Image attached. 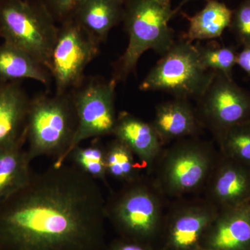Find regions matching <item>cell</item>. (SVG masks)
I'll list each match as a JSON object with an SVG mask.
<instances>
[{"label":"cell","instance_id":"1","mask_svg":"<svg viewBox=\"0 0 250 250\" xmlns=\"http://www.w3.org/2000/svg\"><path fill=\"white\" fill-rule=\"evenodd\" d=\"M105 202L98 182L53 163L0 204V250H104Z\"/></svg>","mask_w":250,"mask_h":250},{"label":"cell","instance_id":"2","mask_svg":"<svg viewBox=\"0 0 250 250\" xmlns=\"http://www.w3.org/2000/svg\"><path fill=\"white\" fill-rule=\"evenodd\" d=\"M163 195L143 177L124 184L105 202L106 218L121 238L156 246L165 219Z\"/></svg>","mask_w":250,"mask_h":250},{"label":"cell","instance_id":"3","mask_svg":"<svg viewBox=\"0 0 250 250\" xmlns=\"http://www.w3.org/2000/svg\"><path fill=\"white\" fill-rule=\"evenodd\" d=\"M77 127L71 91L36 95L30 100L26 125L29 160L32 162L41 156H50L54 159V164H64Z\"/></svg>","mask_w":250,"mask_h":250},{"label":"cell","instance_id":"4","mask_svg":"<svg viewBox=\"0 0 250 250\" xmlns=\"http://www.w3.org/2000/svg\"><path fill=\"white\" fill-rule=\"evenodd\" d=\"M175 15L171 6L153 0H128L124 5L123 21L129 36V44L113 65V79L123 82L136 70L140 58L146 51L164 55L175 42L169 25Z\"/></svg>","mask_w":250,"mask_h":250},{"label":"cell","instance_id":"5","mask_svg":"<svg viewBox=\"0 0 250 250\" xmlns=\"http://www.w3.org/2000/svg\"><path fill=\"white\" fill-rule=\"evenodd\" d=\"M41 0H0V38L48 70L59 27Z\"/></svg>","mask_w":250,"mask_h":250},{"label":"cell","instance_id":"6","mask_svg":"<svg viewBox=\"0 0 250 250\" xmlns=\"http://www.w3.org/2000/svg\"><path fill=\"white\" fill-rule=\"evenodd\" d=\"M215 72L202 65L196 45L182 38L175 41L141 82L142 91H161L174 98L198 100L208 88Z\"/></svg>","mask_w":250,"mask_h":250},{"label":"cell","instance_id":"7","mask_svg":"<svg viewBox=\"0 0 250 250\" xmlns=\"http://www.w3.org/2000/svg\"><path fill=\"white\" fill-rule=\"evenodd\" d=\"M218 159L208 143L179 140L161 153L154 184L163 195L171 197L196 192L207 185Z\"/></svg>","mask_w":250,"mask_h":250},{"label":"cell","instance_id":"8","mask_svg":"<svg viewBox=\"0 0 250 250\" xmlns=\"http://www.w3.org/2000/svg\"><path fill=\"white\" fill-rule=\"evenodd\" d=\"M100 45L75 19L61 24L48 65L55 94L66 93L83 83L85 68L98 55Z\"/></svg>","mask_w":250,"mask_h":250},{"label":"cell","instance_id":"9","mask_svg":"<svg viewBox=\"0 0 250 250\" xmlns=\"http://www.w3.org/2000/svg\"><path fill=\"white\" fill-rule=\"evenodd\" d=\"M117 82L92 78L71 90L77 116L75 138L64 159L85 140L113 134L117 116L115 108Z\"/></svg>","mask_w":250,"mask_h":250},{"label":"cell","instance_id":"10","mask_svg":"<svg viewBox=\"0 0 250 250\" xmlns=\"http://www.w3.org/2000/svg\"><path fill=\"white\" fill-rule=\"evenodd\" d=\"M197 115L202 126L217 138L227 130L250 123V93L233 79L215 72L213 80L199 99Z\"/></svg>","mask_w":250,"mask_h":250},{"label":"cell","instance_id":"11","mask_svg":"<svg viewBox=\"0 0 250 250\" xmlns=\"http://www.w3.org/2000/svg\"><path fill=\"white\" fill-rule=\"evenodd\" d=\"M218 211L207 200L187 202L175 207L164 219L159 249L195 250L201 244L204 235Z\"/></svg>","mask_w":250,"mask_h":250},{"label":"cell","instance_id":"12","mask_svg":"<svg viewBox=\"0 0 250 250\" xmlns=\"http://www.w3.org/2000/svg\"><path fill=\"white\" fill-rule=\"evenodd\" d=\"M207 201L219 210L250 201V167L222 154L207 184Z\"/></svg>","mask_w":250,"mask_h":250},{"label":"cell","instance_id":"13","mask_svg":"<svg viewBox=\"0 0 250 250\" xmlns=\"http://www.w3.org/2000/svg\"><path fill=\"white\" fill-rule=\"evenodd\" d=\"M200 246L217 250H250V201L219 210Z\"/></svg>","mask_w":250,"mask_h":250},{"label":"cell","instance_id":"14","mask_svg":"<svg viewBox=\"0 0 250 250\" xmlns=\"http://www.w3.org/2000/svg\"><path fill=\"white\" fill-rule=\"evenodd\" d=\"M150 123L163 146L170 141L194 137L203 127L189 100L180 98L158 105Z\"/></svg>","mask_w":250,"mask_h":250},{"label":"cell","instance_id":"15","mask_svg":"<svg viewBox=\"0 0 250 250\" xmlns=\"http://www.w3.org/2000/svg\"><path fill=\"white\" fill-rule=\"evenodd\" d=\"M113 135L131 149L143 167L150 168L162 153V143L152 124L127 112L117 117Z\"/></svg>","mask_w":250,"mask_h":250},{"label":"cell","instance_id":"16","mask_svg":"<svg viewBox=\"0 0 250 250\" xmlns=\"http://www.w3.org/2000/svg\"><path fill=\"white\" fill-rule=\"evenodd\" d=\"M30 100L21 82H0V146L26 136Z\"/></svg>","mask_w":250,"mask_h":250},{"label":"cell","instance_id":"17","mask_svg":"<svg viewBox=\"0 0 250 250\" xmlns=\"http://www.w3.org/2000/svg\"><path fill=\"white\" fill-rule=\"evenodd\" d=\"M26 143L27 135L0 146V204L25 186L34 174Z\"/></svg>","mask_w":250,"mask_h":250},{"label":"cell","instance_id":"18","mask_svg":"<svg viewBox=\"0 0 250 250\" xmlns=\"http://www.w3.org/2000/svg\"><path fill=\"white\" fill-rule=\"evenodd\" d=\"M124 5L120 0H83L73 19L101 44L123 21Z\"/></svg>","mask_w":250,"mask_h":250},{"label":"cell","instance_id":"19","mask_svg":"<svg viewBox=\"0 0 250 250\" xmlns=\"http://www.w3.org/2000/svg\"><path fill=\"white\" fill-rule=\"evenodd\" d=\"M50 72L30 54L4 42L0 45V82L32 80L48 85Z\"/></svg>","mask_w":250,"mask_h":250},{"label":"cell","instance_id":"20","mask_svg":"<svg viewBox=\"0 0 250 250\" xmlns=\"http://www.w3.org/2000/svg\"><path fill=\"white\" fill-rule=\"evenodd\" d=\"M233 11L217 0H207L205 7L196 14L187 16L189 25L184 39L194 41L212 40L220 37L231 26Z\"/></svg>","mask_w":250,"mask_h":250},{"label":"cell","instance_id":"21","mask_svg":"<svg viewBox=\"0 0 250 250\" xmlns=\"http://www.w3.org/2000/svg\"><path fill=\"white\" fill-rule=\"evenodd\" d=\"M125 143L115 138L105 147L106 172L108 176L121 182L130 183L141 179L142 166Z\"/></svg>","mask_w":250,"mask_h":250},{"label":"cell","instance_id":"22","mask_svg":"<svg viewBox=\"0 0 250 250\" xmlns=\"http://www.w3.org/2000/svg\"><path fill=\"white\" fill-rule=\"evenodd\" d=\"M67 159L91 178L107 185L105 147L100 141H95L85 147L80 145L77 146L72 149Z\"/></svg>","mask_w":250,"mask_h":250},{"label":"cell","instance_id":"23","mask_svg":"<svg viewBox=\"0 0 250 250\" xmlns=\"http://www.w3.org/2000/svg\"><path fill=\"white\" fill-rule=\"evenodd\" d=\"M215 139L220 154L250 167V123L233 126Z\"/></svg>","mask_w":250,"mask_h":250},{"label":"cell","instance_id":"24","mask_svg":"<svg viewBox=\"0 0 250 250\" xmlns=\"http://www.w3.org/2000/svg\"><path fill=\"white\" fill-rule=\"evenodd\" d=\"M202 65L207 70L232 78L237 54L233 47L218 45H196Z\"/></svg>","mask_w":250,"mask_h":250},{"label":"cell","instance_id":"25","mask_svg":"<svg viewBox=\"0 0 250 250\" xmlns=\"http://www.w3.org/2000/svg\"><path fill=\"white\" fill-rule=\"evenodd\" d=\"M230 28L242 47L250 45V0L242 1L233 11Z\"/></svg>","mask_w":250,"mask_h":250},{"label":"cell","instance_id":"26","mask_svg":"<svg viewBox=\"0 0 250 250\" xmlns=\"http://www.w3.org/2000/svg\"><path fill=\"white\" fill-rule=\"evenodd\" d=\"M56 22L73 19L83 0H41Z\"/></svg>","mask_w":250,"mask_h":250},{"label":"cell","instance_id":"27","mask_svg":"<svg viewBox=\"0 0 250 250\" xmlns=\"http://www.w3.org/2000/svg\"><path fill=\"white\" fill-rule=\"evenodd\" d=\"M104 250H161L159 247L119 238L106 245Z\"/></svg>","mask_w":250,"mask_h":250},{"label":"cell","instance_id":"28","mask_svg":"<svg viewBox=\"0 0 250 250\" xmlns=\"http://www.w3.org/2000/svg\"><path fill=\"white\" fill-rule=\"evenodd\" d=\"M236 65H238L250 78V45L243 46L237 54Z\"/></svg>","mask_w":250,"mask_h":250},{"label":"cell","instance_id":"29","mask_svg":"<svg viewBox=\"0 0 250 250\" xmlns=\"http://www.w3.org/2000/svg\"><path fill=\"white\" fill-rule=\"evenodd\" d=\"M196 1V0H182V1H181L180 4L179 5V6H177L175 9H174V13H175V14L178 12L179 10H180L181 8L183 7L184 5L187 4V3L190 2V1Z\"/></svg>","mask_w":250,"mask_h":250},{"label":"cell","instance_id":"30","mask_svg":"<svg viewBox=\"0 0 250 250\" xmlns=\"http://www.w3.org/2000/svg\"><path fill=\"white\" fill-rule=\"evenodd\" d=\"M159 4L165 5V6H171V0H153Z\"/></svg>","mask_w":250,"mask_h":250},{"label":"cell","instance_id":"31","mask_svg":"<svg viewBox=\"0 0 250 250\" xmlns=\"http://www.w3.org/2000/svg\"><path fill=\"white\" fill-rule=\"evenodd\" d=\"M193 250H217L212 249V248H206V247L200 246L199 247H197V248H195V249Z\"/></svg>","mask_w":250,"mask_h":250},{"label":"cell","instance_id":"32","mask_svg":"<svg viewBox=\"0 0 250 250\" xmlns=\"http://www.w3.org/2000/svg\"><path fill=\"white\" fill-rule=\"evenodd\" d=\"M120 1H121V2H123V4H125V3H126V1H128V0H120Z\"/></svg>","mask_w":250,"mask_h":250}]
</instances>
